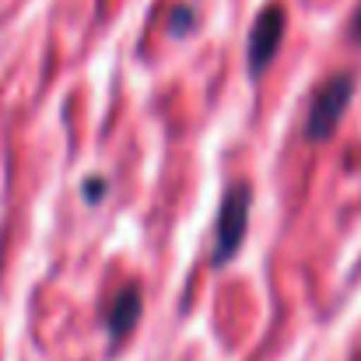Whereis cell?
<instances>
[{
    "label": "cell",
    "instance_id": "7a4b0ae2",
    "mask_svg": "<svg viewBox=\"0 0 361 361\" xmlns=\"http://www.w3.org/2000/svg\"><path fill=\"white\" fill-rule=\"evenodd\" d=\"M249 204H252V190L245 183H235L218 211V228H214V252H211V267H225L235 252H239L245 228H249Z\"/></svg>",
    "mask_w": 361,
    "mask_h": 361
},
{
    "label": "cell",
    "instance_id": "3957f363",
    "mask_svg": "<svg viewBox=\"0 0 361 361\" xmlns=\"http://www.w3.org/2000/svg\"><path fill=\"white\" fill-rule=\"evenodd\" d=\"M284 25H288V14L281 4H267L263 14L256 18V25L249 28V46H245V63H249V74H263L274 56H277V46L284 39Z\"/></svg>",
    "mask_w": 361,
    "mask_h": 361
},
{
    "label": "cell",
    "instance_id": "8992f818",
    "mask_svg": "<svg viewBox=\"0 0 361 361\" xmlns=\"http://www.w3.org/2000/svg\"><path fill=\"white\" fill-rule=\"evenodd\" d=\"M102 193H106V179L102 176H92V179H85V200H102Z\"/></svg>",
    "mask_w": 361,
    "mask_h": 361
},
{
    "label": "cell",
    "instance_id": "5b68a950",
    "mask_svg": "<svg viewBox=\"0 0 361 361\" xmlns=\"http://www.w3.org/2000/svg\"><path fill=\"white\" fill-rule=\"evenodd\" d=\"M193 25H197V14H193V7H190V4L172 7V14H169V28H172V35H190V32H193Z\"/></svg>",
    "mask_w": 361,
    "mask_h": 361
},
{
    "label": "cell",
    "instance_id": "6da1fadb",
    "mask_svg": "<svg viewBox=\"0 0 361 361\" xmlns=\"http://www.w3.org/2000/svg\"><path fill=\"white\" fill-rule=\"evenodd\" d=\"M355 88H358V81H355V74H348V71L326 78V81L316 88V95H312V102H309V116H305V137H309L312 144L334 137L337 123L344 120V113H348V106H351V99H355Z\"/></svg>",
    "mask_w": 361,
    "mask_h": 361
},
{
    "label": "cell",
    "instance_id": "52a82bcc",
    "mask_svg": "<svg viewBox=\"0 0 361 361\" xmlns=\"http://www.w3.org/2000/svg\"><path fill=\"white\" fill-rule=\"evenodd\" d=\"M351 39L361 46V7L355 11V18H351Z\"/></svg>",
    "mask_w": 361,
    "mask_h": 361
},
{
    "label": "cell",
    "instance_id": "277c9868",
    "mask_svg": "<svg viewBox=\"0 0 361 361\" xmlns=\"http://www.w3.org/2000/svg\"><path fill=\"white\" fill-rule=\"evenodd\" d=\"M140 309H144V302H140V288H137V284H126V288H120V291L109 298V305H106V326H109V337H113V341L126 337V334L137 326Z\"/></svg>",
    "mask_w": 361,
    "mask_h": 361
}]
</instances>
